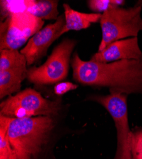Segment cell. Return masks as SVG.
<instances>
[{
  "label": "cell",
  "mask_w": 142,
  "mask_h": 159,
  "mask_svg": "<svg viewBox=\"0 0 142 159\" xmlns=\"http://www.w3.org/2000/svg\"><path fill=\"white\" fill-rule=\"evenodd\" d=\"M71 67L73 79L82 85L107 87L110 94H142V59L101 63L83 61L75 52Z\"/></svg>",
  "instance_id": "6da1fadb"
},
{
  "label": "cell",
  "mask_w": 142,
  "mask_h": 159,
  "mask_svg": "<svg viewBox=\"0 0 142 159\" xmlns=\"http://www.w3.org/2000/svg\"><path fill=\"white\" fill-rule=\"evenodd\" d=\"M28 70H8L0 71V99L18 92L21 84L27 78Z\"/></svg>",
  "instance_id": "8fae6325"
},
{
  "label": "cell",
  "mask_w": 142,
  "mask_h": 159,
  "mask_svg": "<svg viewBox=\"0 0 142 159\" xmlns=\"http://www.w3.org/2000/svg\"><path fill=\"white\" fill-rule=\"evenodd\" d=\"M124 1L121 0H89L87 4L93 11L96 14H103L108 9L114 7H122Z\"/></svg>",
  "instance_id": "2e32d148"
},
{
  "label": "cell",
  "mask_w": 142,
  "mask_h": 159,
  "mask_svg": "<svg viewBox=\"0 0 142 159\" xmlns=\"http://www.w3.org/2000/svg\"><path fill=\"white\" fill-rule=\"evenodd\" d=\"M61 110L59 100L50 101L40 92L28 88L10 96L0 104V115L25 118L36 116H52L58 115Z\"/></svg>",
  "instance_id": "277c9868"
},
{
  "label": "cell",
  "mask_w": 142,
  "mask_h": 159,
  "mask_svg": "<svg viewBox=\"0 0 142 159\" xmlns=\"http://www.w3.org/2000/svg\"><path fill=\"white\" fill-rule=\"evenodd\" d=\"M44 21L28 12L11 15L0 22V50H19L43 28Z\"/></svg>",
  "instance_id": "52a82bcc"
},
{
  "label": "cell",
  "mask_w": 142,
  "mask_h": 159,
  "mask_svg": "<svg viewBox=\"0 0 142 159\" xmlns=\"http://www.w3.org/2000/svg\"><path fill=\"white\" fill-rule=\"evenodd\" d=\"M58 1L55 0H34V3L28 10V13L42 20H57L59 11Z\"/></svg>",
  "instance_id": "4fadbf2b"
},
{
  "label": "cell",
  "mask_w": 142,
  "mask_h": 159,
  "mask_svg": "<svg viewBox=\"0 0 142 159\" xmlns=\"http://www.w3.org/2000/svg\"><path fill=\"white\" fill-rule=\"evenodd\" d=\"M131 153L132 159H142V129L133 132Z\"/></svg>",
  "instance_id": "e0dca14e"
},
{
  "label": "cell",
  "mask_w": 142,
  "mask_h": 159,
  "mask_svg": "<svg viewBox=\"0 0 142 159\" xmlns=\"http://www.w3.org/2000/svg\"><path fill=\"white\" fill-rule=\"evenodd\" d=\"M64 24V17L61 16L54 23L47 25L30 39L25 46L20 50L26 58L28 66L34 64L47 54L48 47L59 38Z\"/></svg>",
  "instance_id": "ba28073f"
},
{
  "label": "cell",
  "mask_w": 142,
  "mask_h": 159,
  "mask_svg": "<svg viewBox=\"0 0 142 159\" xmlns=\"http://www.w3.org/2000/svg\"><path fill=\"white\" fill-rule=\"evenodd\" d=\"M76 44L73 39H64L44 64L28 70V81L36 85H50L64 80L68 75L70 58Z\"/></svg>",
  "instance_id": "5b68a950"
},
{
  "label": "cell",
  "mask_w": 142,
  "mask_h": 159,
  "mask_svg": "<svg viewBox=\"0 0 142 159\" xmlns=\"http://www.w3.org/2000/svg\"><path fill=\"white\" fill-rule=\"evenodd\" d=\"M33 3L34 0H1V21L11 15L27 12Z\"/></svg>",
  "instance_id": "5bb4252c"
},
{
  "label": "cell",
  "mask_w": 142,
  "mask_h": 159,
  "mask_svg": "<svg viewBox=\"0 0 142 159\" xmlns=\"http://www.w3.org/2000/svg\"><path fill=\"white\" fill-rule=\"evenodd\" d=\"M141 10L142 2L140 1L133 7H114L102 14L100 19L102 39L98 52L114 42L137 37L139 32L142 31Z\"/></svg>",
  "instance_id": "3957f363"
},
{
  "label": "cell",
  "mask_w": 142,
  "mask_h": 159,
  "mask_svg": "<svg viewBox=\"0 0 142 159\" xmlns=\"http://www.w3.org/2000/svg\"><path fill=\"white\" fill-rule=\"evenodd\" d=\"M127 96L116 93L107 96H93L89 99L102 105L109 112L115 122L117 148L114 159H132L133 132L129 126Z\"/></svg>",
  "instance_id": "8992f818"
},
{
  "label": "cell",
  "mask_w": 142,
  "mask_h": 159,
  "mask_svg": "<svg viewBox=\"0 0 142 159\" xmlns=\"http://www.w3.org/2000/svg\"><path fill=\"white\" fill-rule=\"evenodd\" d=\"M65 24L59 34V37L70 31H80L87 29L93 23L100 21L101 15L96 13H83L72 9L68 4L64 3Z\"/></svg>",
  "instance_id": "30bf717a"
},
{
  "label": "cell",
  "mask_w": 142,
  "mask_h": 159,
  "mask_svg": "<svg viewBox=\"0 0 142 159\" xmlns=\"http://www.w3.org/2000/svg\"><path fill=\"white\" fill-rule=\"evenodd\" d=\"M141 50L137 37L120 39L108 45L105 49L98 52L91 58V61L108 63L122 60H141Z\"/></svg>",
  "instance_id": "9c48e42d"
},
{
  "label": "cell",
  "mask_w": 142,
  "mask_h": 159,
  "mask_svg": "<svg viewBox=\"0 0 142 159\" xmlns=\"http://www.w3.org/2000/svg\"><path fill=\"white\" fill-rule=\"evenodd\" d=\"M79 85L70 82H64L57 83L54 88V93L57 96H62L67 92L76 89Z\"/></svg>",
  "instance_id": "ac0fdd59"
},
{
  "label": "cell",
  "mask_w": 142,
  "mask_h": 159,
  "mask_svg": "<svg viewBox=\"0 0 142 159\" xmlns=\"http://www.w3.org/2000/svg\"><path fill=\"white\" fill-rule=\"evenodd\" d=\"M11 118L0 115V159H17L7 136V130Z\"/></svg>",
  "instance_id": "9a60e30c"
},
{
  "label": "cell",
  "mask_w": 142,
  "mask_h": 159,
  "mask_svg": "<svg viewBox=\"0 0 142 159\" xmlns=\"http://www.w3.org/2000/svg\"><path fill=\"white\" fill-rule=\"evenodd\" d=\"M55 127L52 116L11 118L7 136L17 159H38Z\"/></svg>",
  "instance_id": "7a4b0ae2"
},
{
  "label": "cell",
  "mask_w": 142,
  "mask_h": 159,
  "mask_svg": "<svg viewBox=\"0 0 142 159\" xmlns=\"http://www.w3.org/2000/svg\"><path fill=\"white\" fill-rule=\"evenodd\" d=\"M25 57L19 50H0V71L8 70H28Z\"/></svg>",
  "instance_id": "7c38bea8"
}]
</instances>
